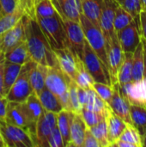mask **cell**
Returning <instances> with one entry per match:
<instances>
[{
	"mask_svg": "<svg viewBox=\"0 0 146 147\" xmlns=\"http://www.w3.org/2000/svg\"><path fill=\"white\" fill-rule=\"evenodd\" d=\"M116 34L124 53H133L141 42L140 27L134 20Z\"/></svg>",
	"mask_w": 146,
	"mask_h": 147,
	"instance_id": "obj_13",
	"label": "cell"
},
{
	"mask_svg": "<svg viewBox=\"0 0 146 147\" xmlns=\"http://www.w3.org/2000/svg\"><path fill=\"white\" fill-rule=\"evenodd\" d=\"M34 63V61L31 60L22 65L18 77L5 96L8 101L22 102L34 93L29 80V72Z\"/></svg>",
	"mask_w": 146,
	"mask_h": 147,
	"instance_id": "obj_6",
	"label": "cell"
},
{
	"mask_svg": "<svg viewBox=\"0 0 146 147\" xmlns=\"http://www.w3.org/2000/svg\"><path fill=\"white\" fill-rule=\"evenodd\" d=\"M107 56H108V72L110 75L111 84L118 83L117 82V74L118 71L124 60V52L120 47L116 33L112 36L110 42L106 47Z\"/></svg>",
	"mask_w": 146,
	"mask_h": 147,
	"instance_id": "obj_12",
	"label": "cell"
},
{
	"mask_svg": "<svg viewBox=\"0 0 146 147\" xmlns=\"http://www.w3.org/2000/svg\"><path fill=\"white\" fill-rule=\"evenodd\" d=\"M139 23H140V31L142 37L146 39V11L141 10L139 16Z\"/></svg>",
	"mask_w": 146,
	"mask_h": 147,
	"instance_id": "obj_47",
	"label": "cell"
},
{
	"mask_svg": "<svg viewBox=\"0 0 146 147\" xmlns=\"http://www.w3.org/2000/svg\"><path fill=\"white\" fill-rule=\"evenodd\" d=\"M120 90L130 104L146 108V72L144 71L143 78L139 81L120 85Z\"/></svg>",
	"mask_w": 146,
	"mask_h": 147,
	"instance_id": "obj_11",
	"label": "cell"
},
{
	"mask_svg": "<svg viewBox=\"0 0 146 147\" xmlns=\"http://www.w3.org/2000/svg\"><path fill=\"white\" fill-rule=\"evenodd\" d=\"M82 61L83 63L84 67L91 75L95 82L112 85L108 68L100 59L97 54L94 52V50L91 48L87 40H85L84 43Z\"/></svg>",
	"mask_w": 146,
	"mask_h": 147,
	"instance_id": "obj_5",
	"label": "cell"
},
{
	"mask_svg": "<svg viewBox=\"0 0 146 147\" xmlns=\"http://www.w3.org/2000/svg\"><path fill=\"white\" fill-rule=\"evenodd\" d=\"M74 81L76 82L78 87L83 89L92 88L95 83L93 78L88 72V71L83 65V61L80 59H77V71H76Z\"/></svg>",
	"mask_w": 146,
	"mask_h": 147,
	"instance_id": "obj_31",
	"label": "cell"
},
{
	"mask_svg": "<svg viewBox=\"0 0 146 147\" xmlns=\"http://www.w3.org/2000/svg\"><path fill=\"white\" fill-rule=\"evenodd\" d=\"M79 23L82 27L87 42L108 68V64L106 49V40L102 32V29L91 22L83 13L80 14Z\"/></svg>",
	"mask_w": 146,
	"mask_h": 147,
	"instance_id": "obj_4",
	"label": "cell"
},
{
	"mask_svg": "<svg viewBox=\"0 0 146 147\" xmlns=\"http://www.w3.org/2000/svg\"><path fill=\"white\" fill-rule=\"evenodd\" d=\"M130 116L132 124L143 136L146 132V108L130 104Z\"/></svg>",
	"mask_w": 146,
	"mask_h": 147,
	"instance_id": "obj_29",
	"label": "cell"
},
{
	"mask_svg": "<svg viewBox=\"0 0 146 147\" xmlns=\"http://www.w3.org/2000/svg\"><path fill=\"white\" fill-rule=\"evenodd\" d=\"M83 147H101L99 142L97 141L96 137L93 135V134L90 132L89 128H88V127L85 131Z\"/></svg>",
	"mask_w": 146,
	"mask_h": 147,
	"instance_id": "obj_43",
	"label": "cell"
},
{
	"mask_svg": "<svg viewBox=\"0 0 146 147\" xmlns=\"http://www.w3.org/2000/svg\"><path fill=\"white\" fill-rule=\"evenodd\" d=\"M141 6H142V10L146 11V0H141Z\"/></svg>",
	"mask_w": 146,
	"mask_h": 147,
	"instance_id": "obj_50",
	"label": "cell"
},
{
	"mask_svg": "<svg viewBox=\"0 0 146 147\" xmlns=\"http://www.w3.org/2000/svg\"><path fill=\"white\" fill-rule=\"evenodd\" d=\"M52 50L70 48L61 17L57 14L51 17H35Z\"/></svg>",
	"mask_w": 146,
	"mask_h": 147,
	"instance_id": "obj_2",
	"label": "cell"
},
{
	"mask_svg": "<svg viewBox=\"0 0 146 147\" xmlns=\"http://www.w3.org/2000/svg\"><path fill=\"white\" fill-rule=\"evenodd\" d=\"M24 14H25V11L21 6V4L19 3L14 12L1 16H0V34H2L5 31L14 27L19 22V20L22 17Z\"/></svg>",
	"mask_w": 146,
	"mask_h": 147,
	"instance_id": "obj_32",
	"label": "cell"
},
{
	"mask_svg": "<svg viewBox=\"0 0 146 147\" xmlns=\"http://www.w3.org/2000/svg\"><path fill=\"white\" fill-rule=\"evenodd\" d=\"M69 109L70 111L76 114H80L82 109V106L78 99L77 85L72 79L69 84Z\"/></svg>",
	"mask_w": 146,
	"mask_h": 147,
	"instance_id": "obj_37",
	"label": "cell"
},
{
	"mask_svg": "<svg viewBox=\"0 0 146 147\" xmlns=\"http://www.w3.org/2000/svg\"><path fill=\"white\" fill-rule=\"evenodd\" d=\"M80 115L83 117L87 127H91L98 124L99 122L105 120L107 117L105 115H103L102 113L89 110L86 109H82L80 111Z\"/></svg>",
	"mask_w": 146,
	"mask_h": 147,
	"instance_id": "obj_38",
	"label": "cell"
},
{
	"mask_svg": "<svg viewBox=\"0 0 146 147\" xmlns=\"http://www.w3.org/2000/svg\"><path fill=\"white\" fill-rule=\"evenodd\" d=\"M22 68V65L12 63L9 61H4V67H3V94L6 96L9 92V89L15 83L20 70Z\"/></svg>",
	"mask_w": 146,
	"mask_h": 147,
	"instance_id": "obj_27",
	"label": "cell"
},
{
	"mask_svg": "<svg viewBox=\"0 0 146 147\" xmlns=\"http://www.w3.org/2000/svg\"><path fill=\"white\" fill-rule=\"evenodd\" d=\"M71 78L59 67H48L46 77V87L61 102L64 109L69 110V84Z\"/></svg>",
	"mask_w": 146,
	"mask_h": 147,
	"instance_id": "obj_3",
	"label": "cell"
},
{
	"mask_svg": "<svg viewBox=\"0 0 146 147\" xmlns=\"http://www.w3.org/2000/svg\"><path fill=\"white\" fill-rule=\"evenodd\" d=\"M23 40H25V24L22 17L14 27L0 34V52L4 54Z\"/></svg>",
	"mask_w": 146,
	"mask_h": 147,
	"instance_id": "obj_15",
	"label": "cell"
},
{
	"mask_svg": "<svg viewBox=\"0 0 146 147\" xmlns=\"http://www.w3.org/2000/svg\"><path fill=\"white\" fill-rule=\"evenodd\" d=\"M74 113L63 109L57 114V127L61 134L64 146L68 147L71 142V123Z\"/></svg>",
	"mask_w": 146,
	"mask_h": 147,
	"instance_id": "obj_25",
	"label": "cell"
},
{
	"mask_svg": "<svg viewBox=\"0 0 146 147\" xmlns=\"http://www.w3.org/2000/svg\"><path fill=\"white\" fill-rule=\"evenodd\" d=\"M9 101L3 95L0 94V119L4 120L6 115V108Z\"/></svg>",
	"mask_w": 146,
	"mask_h": 147,
	"instance_id": "obj_46",
	"label": "cell"
},
{
	"mask_svg": "<svg viewBox=\"0 0 146 147\" xmlns=\"http://www.w3.org/2000/svg\"><path fill=\"white\" fill-rule=\"evenodd\" d=\"M51 2L61 19L79 22L82 13L80 0H51Z\"/></svg>",
	"mask_w": 146,
	"mask_h": 147,
	"instance_id": "obj_17",
	"label": "cell"
},
{
	"mask_svg": "<svg viewBox=\"0 0 146 147\" xmlns=\"http://www.w3.org/2000/svg\"><path fill=\"white\" fill-rule=\"evenodd\" d=\"M142 140H143V146L146 147V132L142 136Z\"/></svg>",
	"mask_w": 146,
	"mask_h": 147,
	"instance_id": "obj_51",
	"label": "cell"
},
{
	"mask_svg": "<svg viewBox=\"0 0 146 147\" xmlns=\"http://www.w3.org/2000/svg\"><path fill=\"white\" fill-rule=\"evenodd\" d=\"M18 2L27 15L32 17H35V11H34V7L33 5L32 0H18Z\"/></svg>",
	"mask_w": 146,
	"mask_h": 147,
	"instance_id": "obj_44",
	"label": "cell"
},
{
	"mask_svg": "<svg viewBox=\"0 0 146 147\" xmlns=\"http://www.w3.org/2000/svg\"><path fill=\"white\" fill-rule=\"evenodd\" d=\"M41 106L44 109L58 114L64 109V107L59 99L46 87H45L39 95H37Z\"/></svg>",
	"mask_w": 146,
	"mask_h": 147,
	"instance_id": "obj_26",
	"label": "cell"
},
{
	"mask_svg": "<svg viewBox=\"0 0 146 147\" xmlns=\"http://www.w3.org/2000/svg\"><path fill=\"white\" fill-rule=\"evenodd\" d=\"M59 68L72 80L75 78L77 71V59L70 48H61L53 50Z\"/></svg>",
	"mask_w": 146,
	"mask_h": 147,
	"instance_id": "obj_18",
	"label": "cell"
},
{
	"mask_svg": "<svg viewBox=\"0 0 146 147\" xmlns=\"http://www.w3.org/2000/svg\"><path fill=\"white\" fill-rule=\"evenodd\" d=\"M57 126V114L43 109L35 126L34 146L48 147V139Z\"/></svg>",
	"mask_w": 146,
	"mask_h": 147,
	"instance_id": "obj_10",
	"label": "cell"
},
{
	"mask_svg": "<svg viewBox=\"0 0 146 147\" xmlns=\"http://www.w3.org/2000/svg\"><path fill=\"white\" fill-rule=\"evenodd\" d=\"M40 1H41V0H32V3H33V5H34V7H35V5L40 2Z\"/></svg>",
	"mask_w": 146,
	"mask_h": 147,
	"instance_id": "obj_53",
	"label": "cell"
},
{
	"mask_svg": "<svg viewBox=\"0 0 146 147\" xmlns=\"http://www.w3.org/2000/svg\"><path fill=\"white\" fill-rule=\"evenodd\" d=\"M25 40L31 59L46 67H59L53 50L51 48L35 17L23 15Z\"/></svg>",
	"mask_w": 146,
	"mask_h": 147,
	"instance_id": "obj_1",
	"label": "cell"
},
{
	"mask_svg": "<svg viewBox=\"0 0 146 147\" xmlns=\"http://www.w3.org/2000/svg\"><path fill=\"white\" fill-rule=\"evenodd\" d=\"M0 134L5 147H34L29 134L21 127L0 119Z\"/></svg>",
	"mask_w": 146,
	"mask_h": 147,
	"instance_id": "obj_7",
	"label": "cell"
},
{
	"mask_svg": "<svg viewBox=\"0 0 146 147\" xmlns=\"http://www.w3.org/2000/svg\"><path fill=\"white\" fill-rule=\"evenodd\" d=\"M133 53H124V60L118 71L117 82L120 85L133 81Z\"/></svg>",
	"mask_w": 146,
	"mask_h": 147,
	"instance_id": "obj_30",
	"label": "cell"
},
{
	"mask_svg": "<svg viewBox=\"0 0 146 147\" xmlns=\"http://www.w3.org/2000/svg\"><path fill=\"white\" fill-rule=\"evenodd\" d=\"M0 16H1V7H0Z\"/></svg>",
	"mask_w": 146,
	"mask_h": 147,
	"instance_id": "obj_56",
	"label": "cell"
},
{
	"mask_svg": "<svg viewBox=\"0 0 146 147\" xmlns=\"http://www.w3.org/2000/svg\"><path fill=\"white\" fill-rule=\"evenodd\" d=\"M88 128H89L90 132L96 137L101 147L110 146L108 138V127H107L106 119L99 122L98 124L91 127H88Z\"/></svg>",
	"mask_w": 146,
	"mask_h": 147,
	"instance_id": "obj_35",
	"label": "cell"
},
{
	"mask_svg": "<svg viewBox=\"0 0 146 147\" xmlns=\"http://www.w3.org/2000/svg\"><path fill=\"white\" fill-rule=\"evenodd\" d=\"M19 107L28 123V134L30 135L34 146L35 126L44 109L42 108L41 103L34 92L32 93L25 101L19 102Z\"/></svg>",
	"mask_w": 146,
	"mask_h": 147,
	"instance_id": "obj_8",
	"label": "cell"
},
{
	"mask_svg": "<svg viewBox=\"0 0 146 147\" xmlns=\"http://www.w3.org/2000/svg\"><path fill=\"white\" fill-rule=\"evenodd\" d=\"M4 56L3 53H0V94H3V67H4Z\"/></svg>",
	"mask_w": 146,
	"mask_h": 147,
	"instance_id": "obj_48",
	"label": "cell"
},
{
	"mask_svg": "<svg viewBox=\"0 0 146 147\" xmlns=\"http://www.w3.org/2000/svg\"><path fill=\"white\" fill-rule=\"evenodd\" d=\"M114 1H115V2H116V3H117L118 4H120V5H121L124 0H114Z\"/></svg>",
	"mask_w": 146,
	"mask_h": 147,
	"instance_id": "obj_55",
	"label": "cell"
},
{
	"mask_svg": "<svg viewBox=\"0 0 146 147\" xmlns=\"http://www.w3.org/2000/svg\"><path fill=\"white\" fill-rule=\"evenodd\" d=\"M144 47V59H145V72H146V48L143 45Z\"/></svg>",
	"mask_w": 146,
	"mask_h": 147,
	"instance_id": "obj_49",
	"label": "cell"
},
{
	"mask_svg": "<svg viewBox=\"0 0 146 147\" xmlns=\"http://www.w3.org/2000/svg\"><path fill=\"white\" fill-rule=\"evenodd\" d=\"M118 3L114 0H103L100 19V28L106 40V47L112 36L116 33L114 28V19Z\"/></svg>",
	"mask_w": 146,
	"mask_h": 147,
	"instance_id": "obj_14",
	"label": "cell"
},
{
	"mask_svg": "<svg viewBox=\"0 0 146 147\" xmlns=\"http://www.w3.org/2000/svg\"><path fill=\"white\" fill-rule=\"evenodd\" d=\"M47 68L48 67L34 62L30 70L29 80L32 89L36 95H39L40 92L46 87V77Z\"/></svg>",
	"mask_w": 146,
	"mask_h": 147,
	"instance_id": "obj_24",
	"label": "cell"
},
{
	"mask_svg": "<svg viewBox=\"0 0 146 147\" xmlns=\"http://www.w3.org/2000/svg\"><path fill=\"white\" fill-rule=\"evenodd\" d=\"M113 95L111 100L108 103L112 112L123 120L126 123L132 124V120L130 116V103L123 96L120 90V84L114 83L112 84Z\"/></svg>",
	"mask_w": 146,
	"mask_h": 147,
	"instance_id": "obj_16",
	"label": "cell"
},
{
	"mask_svg": "<svg viewBox=\"0 0 146 147\" xmlns=\"http://www.w3.org/2000/svg\"><path fill=\"white\" fill-rule=\"evenodd\" d=\"M133 20L134 19L132 16V15L129 12H127L121 5L118 4L115 10L114 19V31L116 33L119 32L120 30L123 29L127 25H129Z\"/></svg>",
	"mask_w": 146,
	"mask_h": 147,
	"instance_id": "obj_34",
	"label": "cell"
},
{
	"mask_svg": "<svg viewBox=\"0 0 146 147\" xmlns=\"http://www.w3.org/2000/svg\"><path fill=\"white\" fill-rule=\"evenodd\" d=\"M48 147H65L61 134L57 126L51 132L48 139Z\"/></svg>",
	"mask_w": 146,
	"mask_h": 147,
	"instance_id": "obj_41",
	"label": "cell"
},
{
	"mask_svg": "<svg viewBox=\"0 0 146 147\" xmlns=\"http://www.w3.org/2000/svg\"><path fill=\"white\" fill-rule=\"evenodd\" d=\"M0 147H5V146H4V143H3V139H2L1 134H0Z\"/></svg>",
	"mask_w": 146,
	"mask_h": 147,
	"instance_id": "obj_52",
	"label": "cell"
},
{
	"mask_svg": "<svg viewBox=\"0 0 146 147\" xmlns=\"http://www.w3.org/2000/svg\"><path fill=\"white\" fill-rule=\"evenodd\" d=\"M35 17L46 18L51 17L58 13L56 12L51 0H41L34 7Z\"/></svg>",
	"mask_w": 146,
	"mask_h": 147,
	"instance_id": "obj_36",
	"label": "cell"
},
{
	"mask_svg": "<svg viewBox=\"0 0 146 147\" xmlns=\"http://www.w3.org/2000/svg\"><path fill=\"white\" fill-rule=\"evenodd\" d=\"M107 127H108V138L110 146L116 140H119L123 131L126 127V122L114 115L112 111L106 117Z\"/></svg>",
	"mask_w": 146,
	"mask_h": 147,
	"instance_id": "obj_21",
	"label": "cell"
},
{
	"mask_svg": "<svg viewBox=\"0 0 146 147\" xmlns=\"http://www.w3.org/2000/svg\"><path fill=\"white\" fill-rule=\"evenodd\" d=\"M145 71L144 47L142 41L133 53V81H139L143 78Z\"/></svg>",
	"mask_w": 146,
	"mask_h": 147,
	"instance_id": "obj_28",
	"label": "cell"
},
{
	"mask_svg": "<svg viewBox=\"0 0 146 147\" xmlns=\"http://www.w3.org/2000/svg\"><path fill=\"white\" fill-rule=\"evenodd\" d=\"M141 41H142L143 45L145 47V48H146V39H145L144 37H141Z\"/></svg>",
	"mask_w": 146,
	"mask_h": 147,
	"instance_id": "obj_54",
	"label": "cell"
},
{
	"mask_svg": "<svg viewBox=\"0 0 146 147\" xmlns=\"http://www.w3.org/2000/svg\"><path fill=\"white\" fill-rule=\"evenodd\" d=\"M92 88L94 89V90L97 93V95L103 101H105L108 104L109 103V102L111 100V97H112V95H113V87H112V85L95 82Z\"/></svg>",
	"mask_w": 146,
	"mask_h": 147,
	"instance_id": "obj_40",
	"label": "cell"
},
{
	"mask_svg": "<svg viewBox=\"0 0 146 147\" xmlns=\"http://www.w3.org/2000/svg\"><path fill=\"white\" fill-rule=\"evenodd\" d=\"M18 4V0H0L1 16L14 12L17 8Z\"/></svg>",
	"mask_w": 146,
	"mask_h": 147,
	"instance_id": "obj_42",
	"label": "cell"
},
{
	"mask_svg": "<svg viewBox=\"0 0 146 147\" xmlns=\"http://www.w3.org/2000/svg\"><path fill=\"white\" fill-rule=\"evenodd\" d=\"M77 94H78L79 102H80L82 109H83L84 107V105L86 104L88 98H89V89H83V88L77 86Z\"/></svg>",
	"mask_w": 146,
	"mask_h": 147,
	"instance_id": "obj_45",
	"label": "cell"
},
{
	"mask_svg": "<svg viewBox=\"0 0 146 147\" xmlns=\"http://www.w3.org/2000/svg\"><path fill=\"white\" fill-rule=\"evenodd\" d=\"M87 126L80 114L74 113L71 123V142L69 146L83 147Z\"/></svg>",
	"mask_w": 146,
	"mask_h": 147,
	"instance_id": "obj_19",
	"label": "cell"
},
{
	"mask_svg": "<svg viewBox=\"0 0 146 147\" xmlns=\"http://www.w3.org/2000/svg\"><path fill=\"white\" fill-rule=\"evenodd\" d=\"M121 6L127 11L129 12L132 16L133 17L134 21L138 22V24L140 27L139 23V16L140 12L142 10V6H141V0H124Z\"/></svg>",
	"mask_w": 146,
	"mask_h": 147,
	"instance_id": "obj_39",
	"label": "cell"
},
{
	"mask_svg": "<svg viewBox=\"0 0 146 147\" xmlns=\"http://www.w3.org/2000/svg\"><path fill=\"white\" fill-rule=\"evenodd\" d=\"M80 2L82 13L91 22L100 28V19L103 0H80Z\"/></svg>",
	"mask_w": 146,
	"mask_h": 147,
	"instance_id": "obj_23",
	"label": "cell"
},
{
	"mask_svg": "<svg viewBox=\"0 0 146 147\" xmlns=\"http://www.w3.org/2000/svg\"><path fill=\"white\" fill-rule=\"evenodd\" d=\"M66 36L69 41V47L74 56L83 59V47L85 43V37L82 27L79 22L68 19H62Z\"/></svg>",
	"mask_w": 146,
	"mask_h": 147,
	"instance_id": "obj_9",
	"label": "cell"
},
{
	"mask_svg": "<svg viewBox=\"0 0 146 147\" xmlns=\"http://www.w3.org/2000/svg\"><path fill=\"white\" fill-rule=\"evenodd\" d=\"M0 53H1V52H0Z\"/></svg>",
	"mask_w": 146,
	"mask_h": 147,
	"instance_id": "obj_57",
	"label": "cell"
},
{
	"mask_svg": "<svg viewBox=\"0 0 146 147\" xmlns=\"http://www.w3.org/2000/svg\"><path fill=\"white\" fill-rule=\"evenodd\" d=\"M119 140L132 144L134 147L143 146V140L140 133L133 124L130 123H126V127L120 136Z\"/></svg>",
	"mask_w": 146,
	"mask_h": 147,
	"instance_id": "obj_33",
	"label": "cell"
},
{
	"mask_svg": "<svg viewBox=\"0 0 146 147\" xmlns=\"http://www.w3.org/2000/svg\"><path fill=\"white\" fill-rule=\"evenodd\" d=\"M4 120L11 125L22 128L28 134V123L20 109L19 102L9 101L6 108V115Z\"/></svg>",
	"mask_w": 146,
	"mask_h": 147,
	"instance_id": "obj_20",
	"label": "cell"
},
{
	"mask_svg": "<svg viewBox=\"0 0 146 147\" xmlns=\"http://www.w3.org/2000/svg\"><path fill=\"white\" fill-rule=\"evenodd\" d=\"M3 56L5 60L12 63L19 64L22 65L32 60L30 54L28 53L26 40H23L18 43L17 45H15L14 47H12L8 52H6L3 54Z\"/></svg>",
	"mask_w": 146,
	"mask_h": 147,
	"instance_id": "obj_22",
	"label": "cell"
}]
</instances>
